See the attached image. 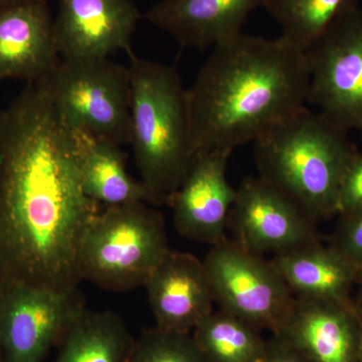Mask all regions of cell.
<instances>
[{
    "instance_id": "6da1fadb",
    "label": "cell",
    "mask_w": 362,
    "mask_h": 362,
    "mask_svg": "<svg viewBox=\"0 0 362 362\" xmlns=\"http://www.w3.org/2000/svg\"><path fill=\"white\" fill-rule=\"evenodd\" d=\"M99 213L71 131L45 90L26 84L0 121V287L78 289V250Z\"/></svg>"
},
{
    "instance_id": "7a4b0ae2",
    "label": "cell",
    "mask_w": 362,
    "mask_h": 362,
    "mask_svg": "<svg viewBox=\"0 0 362 362\" xmlns=\"http://www.w3.org/2000/svg\"><path fill=\"white\" fill-rule=\"evenodd\" d=\"M308 88L306 54L282 35L242 32L214 45L187 89L192 150L254 143L306 107Z\"/></svg>"
},
{
    "instance_id": "3957f363",
    "label": "cell",
    "mask_w": 362,
    "mask_h": 362,
    "mask_svg": "<svg viewBox=\"0 0 362 362\" xmlns=\"http://www.w3.org/2000/svg\"><path fill=\"white\" fill-rule=\"evenodd\" d=\"M356 153L347 131L307 107L254 142L259 177L314 223L337 214L343 177Z\"/></svg>"
},
{
    "instance_id": "277c9868",
    "label": "cell",
    "mask_w": 362,
    "mask_h": 362,
    "mask_svg": "<svg viewBox=\"0 0 362 362\" xmlns=\"http://www.w3.org/2000/svg\"><path fill=\"white\" fill-rule=\"evenodd\" d=\"M131 146L154 206L170 204L194 163L187 89L175 66L128 54Z\"/></svg>"
},
{
    "instance_id": "5b68a950",
    "label": "cell",
    "mask_w": 362,
    "mask_h": 362,
    "mask_svg": "<svg viewBox=\"0 0 362 362\" xmlns=\"http://www.w3.org/2000/svg\"><path fill=\"white\" fill-rule=\"evenodd\" d=\"M153 206L136 202L100 211L81 242V280L112 292L144 287L169 251L163 214Z\"/></svg>"
},
{
    "instance_id": "8992f818",
    "label": "cell",
    "mask_w": 362,
    "mask_h": 362,
    "mask_svg": "<svg viewBox=\"0 0 362 362\" xmlns=\"http://www.w3.org/2000/svg\"><path fill=\"white\" fill-rule=\"evenodd\" d=\"M37 83L64 123L108 140L131 144V78L128 66L109 59H59Z\"/></svg>"
},
{
    "instance_id": "52a82bcc",
    "label": "cell",
    "mask_w": 362,
    "mask_h": 362,
    "mask_svg": "<svg viewBox=\"0 0 362 362\" xmlns=\"http://www.w3.org/2000/svg\"><path fill=\"white\" fill-rule=\"evenodd\" d=\"M202 261L220 310L277 334L295 296L270 259L226 237Z\"/></svg>"
},
{
    "instance_id": "ba28073f",
    "label": "cell",
    "mask_w": 362,
    "mask_h": 362,
    "mask_svg": "<svg viewBox=\"0 0 362 362\" xmlns=\"http://www.w3.org/2000/svg\"><path fill=\"white\" fill-rule=\"evenodd\" d=\"M305 54L308 102L347 132L362 131V11L335 23Z\"/></svg>"
},
{
    "instance_id": "9c48e42d",
    "label": "cell",
    "mask_w": 362,
    "mask_h": 362,
    "mask_svg": "<svg viewBox=\"0 0 362 362\" xmlns=\"http://www.w3.org/2000/svg\"><path fill=\"white\" fill-rule=\"evenodd\" d=\"M85 308L80 289L59 292L25 285L0 287L2 362H44Z\"/></svg>"
},
{
    "instance_id": "30bf717a",
    "label": "cell",
    "mask_w": 362,
    "mask_h": 362,
    "mask_svg": "<svg viewBox=\"0 0 362 362\" xmlns=\"http://www.w3.org/2000/svg\"><path fill=\"white\" fill-rule=\"evenodd\" d=\"M315 223L266 181L249 176L237 187L228 228L240 247L273 257L320 240Z\"/></svg>"
},
{
    "instance_id": "8fae6325",
    "label": "cell",
    "mask_w": 362,
    "mask_h": 362,
    "mask_svg": "<svg viewBox=\"0 0 362 362\" xmlns=\"http://www.w3.org/2000/svg\"><path fill=\"white\" fill-rule=\"evenodd\" d=\"M232 153L230 150H207L195 156L170 202L175 230L185 239L211 246L226 239L237 194L226 175Z\"/></svg>"
},
{
    "instance_id": "7c38bea8",
    "label": "cell",
    "mask_w": 362,
    "mask_h": 362,
    "mask_svg": "<svg viewBox=\"0 0 362 362\" xmlns=\"http://www.w3.org/2000/svg\"><path fill=\"white\" fill-rule=\"evenodd\" d=\"M140 18L131 0H59L54 20L59 57L98 59L117 51L132 54L131 40Z\"/></svg>"
},
{
    "instance_id": "4fadbf2b",
    "label": "cell",
    "mask_w": 362,
    "mask_h": 362,
    "mask_svg": "<svg viewBox=\"0 0 362 362\" xmlns=\"http://www.w3.org/2000/svg\"><path fill=\"white\" fill-rule=\"evenodd\" d=\"M280 337L309 362H362L356 306L295 297Z\"/></svg>"
},
{
    "instance_id": "5bb4252c",
    "label": "cell",
    "mask_w": 362,
    "mask_h": 362,
    "mask_svg": "<svg viewBox=\"0 0 362 362\" xmlns=\"http://www.w3.org/2000/svg\"><path fill=\"white\" fill-rule=\"evenodd\" d=\"M144 287L158 329L192 334L214 312L204 261L188 252L169 250Z\"/></svg>"
},
{
    "instance_id": "9a60e30c",
    "label": "cell",
    "mask_w": 362,
    "mask_h": 362,
    "mask_svg": "<svg viewBox=\"0 0 362 362\" xmlns=\"http://www.w3.org/2000/svg\"><path fill=\"white\" fill-rule=\"evenodd\" d=\"M61 59L47 0L0 11V81L39 82Z\"/></svg>"
},
{
    "instance_id": "2e32d148",
    "label": "cell",
    "mask_w": 362,
    "mask_h": 362,
    "mask_svg": "<svg viewBox=\"0 0 362 362\" xmlns=\"http://www.w3.org/2000/svg\"><path fill=\"white\" fill-rule=\"evenodd\" d=\"M266 0H161L143 18L183 49L206 51L242 33Z\"/></svg>"
},
{
    "instance_id": "e0dca14e",
    "label": "cell",
    "mask_w": 362,
    "mask_h": 362,
    "mask_svg": "<svg viewBox=\"0 0 362 362\" xmlns=\"http://www.w3.org/2000/svg\"><path fill=\"white\" fill-rule=\"evenodd\" d=\"M270 259L295 297L354 306L362 273L330 245L317 240Z\"/></svg>"
},
{
    "instance_id": "ac0fdd59",
    "label": "cell",
    "mask_w": 362,
    "mask_h": 362,
    "mask_svg": "<svg viewBox=\"0 0 362 362\" xmlns=\"http://www.w3.org/2000/svg\"><path fill=\"white\" fill-rule=\"evenodd\" d=\"M77 147L85 194L106 207L136 202L152 204L148 190L141 181L128 173L120 146L80 130H71Z\"/></svg>"
},
{
    "instance_id": "d6986e66",
    "label": "cell",
    "mask_w": 362,
    "mask_h": 362,
    "mask_svg": "<svg viewBox=\"0 0 362 362\" xmlns=\"http://www.w3.org/2000/svg\"><path fill=\"white\" fill-rule=\"evenodd\" d=\"M135 341L122 317L86 307L59 343L54 362H129Z\"/></svg>"
},
{
    "instance_id": "ffe728a7",
    "label": "cell",
    "mask_w": 362,
    "mask_h": 362,
    "mask_svg": "<svg viewBox=\"0 0 362 362\" xmlns=\"http://www.w3.org/2000/svg\"><path fill=\"white\" fill-rule=\"evenodd\" d=\"M258 328L225 311H214L192 335L207 362H262L268 340Z\"/></svg>"
},
{
    "instance_id": "44dd1931",
    "label": "cell",
    "mask_w": 362,
    "mask_h": 362,
    "mask_svg": "<svg viewBox=\"0 0 362 362\" xmlns=\"http://www.w3.org/2000/svg\"><path fill=\"white\" fill-rule=\"evenodd\" d=\"M359 0H266L263 8L282 28V37L307 51Z\"/></svg>"
},
{
    "instance_id": "7402d4cb",
    "label": "cell",
    "mask_w": 362,
    "mask_h": 362,
    "mask_svg": "<svg viewBox=\"0 0 362 362\" xmlns=\"http://www.w3.org/2000/svg\"><path fill=\"white\" fill-rule=\"evenodd\" d=\"M129 362H207L192 334L153 328L136 338Z\"/></svg>"
},
{
    "instance_id": "603a6c76",
    "label": "cell",
    "mask_w": 362,
    "mask_h": 362,
    "mask_svg": "<svg viewBox=\"0 0 362 362\" xmlns=\"http://www.w3.org/2000/svg\"><path fill=\"white\" fill-rule=\"evenodd\" d=\"M339 218L330 246L362 273V209Z\"/></svg>"
},
{
    "instance_id": "cb8c5ba5",
    "label": "cell",
    "mask_w": 362,
    "mask_h": 362,
    "mask_svg": "<svg viewBox=\"0 0 362 362\" xmlns=\"http://www.w3.org/2000/svg\"><path fill=\"white\" fill-rule=\"evenodd\" d=\"M362 209V153L357 152L343 177L337 214L345 216Z\"/></svg>"
},
{
    "instance_id": "d4e9b609",
    "label": "cell",
    "mask_w": 362,
    "mask_h": 362,
    "mask_svg": "<svg viewBox=\"0 0 362 362\" xmlns=\"http://www.w3.org/2000/svg\"><path fill=\"white\" fill-rule=\"evenodd\" d=\"M262 362H309L299 352L280 337L273 335L268 339L265 358Z\"/></svg>"
},
{
    "instance_id": "484cf974",
    "label": "cell",
    "mask_w": 362,
    "mask_h": 362,
    "mask_svg": "<svg viewBox=\"0 0 362 362\" xmlns=\"http://www.w3.org/2000/svg\"><path fill=\"white\" fill-rule=\"evenodd\" d=\"M354 306H356L357 315L361 319L362 324V280L359 285L357 286V293L354 295Z\"/></svg>"
},
{
    "instance_id": "4316f807",
    "label": "cell",
    "mask_w": 362,
    "mask_h": 362,
    "mask_svg": "<svg viewBox=\"0 0 362 362\" xmlns=\"http://www.w3.org/2000/svg\"><path fill=\"white\" fill-rule=\"evenodd\" d=\"M28 1V0H0V11L7 8V7L16 6L21 2Z\"/></svg>"
},
{
    "instance_id": "83f0119b",
    "label": "cell",
    "mask_w": 362,
    "mask_h": 362,
    "mask_svg": "<svg viewBox=\"0 0 362 362\" xmlns=\"http://www.w3.org/2000/svg\"><path fill=\"white\" fill-rule=\"evenodd\" d=\"M0 362H2V358H1V350H0Z\"/></svg>"
},
{
    "instance_id": "f1b7e54d",
    "label": "cell",
    "mask_w": 362,
    "mask_h": 362,
    "mask_svg": "<svg viewBox=\"0 0 362 362\" xmlns=\"http://www.w3.org/2000/svg\"><path fill=\"white\" fill-rule=\"evenodd\" d=\"M2 110H0V121H1Z\"/></svg>"
}]
</instances>
